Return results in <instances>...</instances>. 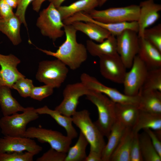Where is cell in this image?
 <instances>
[{
    "mask_svg": "<svg viewBox=\"0 0 161 161\" xmlns=\"http://www.w3.org/2000/svg\"><path fill=\"white\" fill-rule=\"evenodd\" d=\"M86 98L96 107L98 112V119L94 122L103 135L107 138L111 129L116 120L115 108V103L105 95L91 90Z\"/></svg>",
    "mask_w": 161,
    "mask_h": 161,
    "instance_id": "cell-2",
    "label": "cell"
},
{
    "mask_svg": "<svg viewBox=\"0 0 161 161\" xmlns=\"http://www.w3.org/2000/svg\"><path fill=\"white\" fill-rule=\"evenodd\" d=\"M39 114L33 107H27L21 114L3 116L0 119V128L4 136L24 137L27 124L37 119Z\"/></svg>",
    "mask_w": 161,
    "mask_h": 161,
    "instance_id": "cell-4",
    "label": "cell"
},
{
    "mask_svg": "<svg viewBox=\"0 0 161 161\" xmlns=\"http://www.w3.org/2000/svg\"><path fill=\"white\" fill-rule=\"evenodd\" d=\"M13 9L17 8L18 0H4Z\"/></svg>",
    "mask_w": 161,
    "mask_h": 161,
    "instance_id": "cell-44",
    "label": "cell"
},
{
    "mask_svg": "<svg viewBox=\"0 0 161 161\" xmlns=\"http://www.w3.org/2000/svg\"><path fill=\"white\" fill-rule=\"evenodd\" d=\"M80 21L91 22L108 30L111 35L115 37L127 30H131L138 32L139 26L137 21L123 22L106 23L96 21L92 18L87 13H82L79 16Z\"/></svg>",
    "mask_w": 161,
    "mask_h": 161,
    "instance_id": "cell-18",
    "label": "cell"
},
{
    "mask_svg": "<svg viewBox=\"0 0 161 161\" xmlns=\"http://www.w3.org/2000/svg\"><path fill=\"white\" fill-rule=\"evenodd\" d=\"M90 90L81 82L67 85L63 90V100L55 109L64 115L72 117L76 111L79 98Z\"/></svg>",
    "mask_w": 161,
    "mask_h": 161,
    "instance_id": "cell-12",
    "label": "cell"
},
{
    "mask_svg": "<svg viewBox=\"0 0 161 161\" xmlns=\"http://www.w3.org/2000/svg\"><path fill=\"white\" fill-rule=\"evenodd\" d=\"M134 133L143 129H149L160 139L161 137V114L153 113L140 110L136 122L132 128Z\"/></svg>",
    "mask_w": 161,
    "mask_h": 161,
    "instance_id": "cell-19",
    "label": "cell"
},
{
    "mask_svg": "<svg viewBox=\"0 0 161 161\" xmlns=\"http://www.w3.org/2000/svg\"><path fill=\"white\" fill-rule=\"evenodd\" d=\"M64 25L59 12L51 2L40 12L36 23L42 35L53 41L65 34L62 29Z\"/></svg>",
    "mask_w": 161,
    "mask_h": 161,
    "instance_id": "cell-5",
    "label": "cell"
},
{
    "mask_svg": "<svg viewBox=\"0 0 161 161\" xmlns=\"http://www.w3.org/2000/svg\"><path fill=\"white\" fill-rule=\"evenodd\" d=\"M86 47L87 51L94 56L99 57L117 53L116 37L112 35L99 44L88 40L86 41Z\"/></svg>",
    "mask_w": 161,
    "mask_h": 161,
    "instance_id": "cell-22",
    "label": "cell"
},
{
    "mask_svg": "<svg viewBox=\"0 0 161 161\" xmlns=\"http://www.w3.org/2000/svg\"><path fill=\"white\" fill-rule=\"evenodd\" d=\"M10 89L7 86L0 85V106L3 116L11 115L18 112H23L26 109L12 96Z\"/></svg>",
    "mask_w": 161,
    "mask_h": 161,
    "instance_id": "cell-27",
    "label": "cell"
},
{
    "mask_svg": "<svg viewBox=\"0 0 161 161\" xmlns=\"http://www.w3.org/2000/svg\"><path fill=\"white\" fill-rule=\"evenodd\" d=\"M140 13L139 5L132 4L124 7L110 8L102 10L95 9L88 13L96 21L109 23L137 21Z\"/></svg>",
    "mask_w": 161,
    "mask_h": 161,
    "instance_id": "cell-6",
    "label": "cell"
},
{
    "mask_svg": "<svg viewBox=\"0 0 161 161\" xmlns=\"http://www.w3.org/2000/svg\"><path fill=\"white\" fill-rule=\"evenodd\" d=\"M85 161H102V155L95 151L90 150Z\"/></svg>",
    "mask_w": 161,
    "mask_h": 161,
    "instance_id": "cell-42",
    "label": "cell"
},
{
    "mask_svg": "<svg viewBox=\"0 0 161 161\" xmlns=\"http://www.w3.org/2000/svg\"><path fill=\"white\" fill-rule=\"evenodd\" d=\"M21 23L15 14L7 19H0V32L6 35L14 45L21 42L20 29Z\"/></svg>",
    "mask_w": 161,
    "mask_h": 161,
    "instance_id": "cell-29",
    "label": "cell"
},
{
    "mask_svg": "<svg viewBox=\"0 0 161 161\" xmlns=\"http://www.w3.org/2000/svg\"><path fill=\"white\" fill-rule=\"evenodd\" d=\"M35 111L39 114L50 115L58 124L65 129L66 135L72 140L77 137L78 133L72 125V117L64 115L55 109H50L47 106L35 109Z\"/></svg>",
    "mask_w": 161,
    "mask_h": 161,
    "instance_id": "cell-26",
    "label": "cell"
},
{
    "mask_svg": "<svg viewBox=\"0 0 161 161\" xmlns=\"http://www.w3.org/2000/svg\"><path fill=\"white\" fill-rule=\"evenodd\" d=\"M134 133L130 150V161H143L140 146L139 133Z\"/></svg>",
    "mask_w": 161,
    "mask_h": 161,
    "instance_id": "cell-38",
    "label": "cell"
},
{
    "mask_svg": "<svg viewBox=\"0 0 161 161\" xmlns=\"http://www.w3.org/2000/svg\"><path fill=\"white\" fill-rule=\"evenodd\" d=\"M99 58L102 75L115 83L123 84L127 68L118 54L103 55Z\"/></svg>",
    "mask_w": 161,
    "mask_h": 161,
    "instance_id": "cell-13",
    "label": "cell"
},
{
    "mask_svg": "<svg viewBox=\"0 0 161 161\" xmlns=\"http://www.w3.org/2000/svg\"><path fill=\"white\" fill-rule=\"evenodd\" d=\"M20 62V59L13 54L4 55L0 53V85L7 86L12 89L13 85L18 80L25 77L17 68Z\"/></svg>",
    "mask_w": 161,
    "mask_h": 161,
    "instance_id": "cell-15",
    "label": "cell"
},
{
    "mask_svg": "<svg viewBox=\"0 0 161 161\" xmlns=\"http://www.w3.org/2000/svg\"><path fill=\"white\" fill-rule=\"evenodd\" d=\"M24 137L36 138L41 143H47L51 148L66 153L70 147L72 140L58 131L35 127L27 129Z\"/></svg>",
    "mask_w": 161,
    "mask_h": 161,
    "instance_id": "cell-8",
    "label": "cell"
},
{
    "mask_svg": "<svg viewBox=\"0 0 161 161\" xmlns=\"http://www.w3.org/2000/svg\"><path fill=\"white\" fill-rule=\"evenodd\" d=\"M65 0H52L51 2L52 3L54 6L57 8L61 6V4Z\"/></svg>",
    "mask_w": 161,
    "mask_h": 161,
    "instance_id": "cell-45",
    "label": "cell"
},
{
    "mask_svg": "<svg viewBox=\"0 0 161 161\" xmlns=\"http://www.w3.org/2000/svg\"><path fill=\"white\" fill-rule=\"evenodd\" d=\"M138 55L148 70L161 67V52L143 38H139Z\"/></svg>",
    "mask_w": 161,
    "mask_h": 161,
    "instance_id": "cell-17",
    "label": "cell"
},
{
    "mask_svg": "<svg viewBox=\"0 0 161 161\" xmlns=\"http://www.w3.org/2000/svg\"><path fill=\"white\" fill-rule=\"evenodd\" d=\"M54 88L52 86L46 84L40 86H34L30 97L34 99L41 101L52 95L53 92Z\"/></svg>",
    "mask_w": 161,
    "mask_h": 161,
    "instance_id": "cell-36",
    "label": "cell"
},
{
    "mask_svg": "<svg viewBox=\"0 0 161 161\" xmlns=\"http://www.w3.org/2000/svg\"><path fill=\"white\" fill-rule=\"evenodd\" d=\"M147 90L161 92V67L148 70L140 91Z\"/></svg>",
    "mask_w": 161,
    "mask_h": 161,
    "instance_id": "cell-32",
    "label": "cell"
},
{
    "mask_svg": "<svg viewBox=\"0 0 161 161\" xmlns=\"http://www.w3.org/2000/svg\"><path fill=\"white\" fill-rule=\"evenodd\" d=\"M46 0H48L51 2L52 0H34L32 2V4L33 9L36 12H38L41 8L42 4Z\"/></svg>",
    "mask_w": 161,
    "mask_h": 161,
    "instance_id": "cell-43",
    "label": "cell"
},
{
    "mask_svg": "<svg viewBox=\"0 0 161 161\" xmlns=\"http://www.w3.org/2000/svg\"><path fill=\"white\" fill-rule=\"evenodd\" d=\"M143 38L161 52V24L151 28L145 29Z\"/></svg>",
    "mask_w": 161,
    "mask_h": 161,
    "instance_id": "cell-33",
    "label": "cell"
},
{
    "mask_svg": "<svg viewBox=\"0 0 161 161\" xmlns=\"http://www.w3.org/2000/svg\"><path fill=\"white\" fill-rule=\"evenodd\" d=\"M134 134L132 128L127 127L110 161H130V150Z\"/></svg>",
    "mask_w": 161,
    "mask_h": 161,
    "instance_id": "cell-25",
    "label": "cell"
},
{
    "mask_svg": "<svg viewBox=\"0 0 161 161\" xmlns=\"http://www.w3.org/2000/svg\"><path fill=\"white\" fill-rule=\"evenodd\" d=\"M99 5V0H79L68 6L57 8L62 20L81 12L88 13Z\"/></svg>",
    "mask_w": 161,
    "mask_h": 161,
    "instance_id": "cell-28",
    "label": "cell"
},
{
    "mask_svg": "<svg viewBox=\"0 0 161 161\" xmlns=\"http://www.w3.org/2000/svg\"><path fill=\"white\" fill-rule=\"evenodd\" d=\"M72 122L80 130L90 145V150L101 154L106 145L104 137L94 122L88 110L76 111L72 116Z\"/></svg>",
    "mask_w": 161,
    "mask_h": 161,
    "instance_id": "cell-3",
    "label": "cell"
},
{
    "mask_svg": "<svg viewBox=\"0 0 161 161\" xmlns=\"http://www.w3.org/2000/svg\"><path fill=\"white\" fill-rule=\"evenodd\" d=\"M139 111L138 106L115 103V112L116 119L127 127L132 128L134 126Z\"/></svg>",
    "mask_w": 161,
    "mask_h": 161,
    "instance_id": "cell-23",
    "label": "cell"
},
{
    "mask_svg": "<svg viewBox=\"0 0 161 161\" xmlns=\"http://www.w3.org/2000/svg\"><path fill=\"white\" fill-rule=\"evenodd\" d=\"M71 24L77 31L82 32L91 40L99 43L102 42L111 35L108 30L91 22L75 21Z\"/></svg>",
    "mask_w": 161,
    "mask_h": 161,
    "instance_id": "cell-21",
    "label": "cell"
},
{
    "mask_svg": "<svg viewBox=\"0 0 161 161\" xmlns=\"http://www.w3.org/2000/svg\"><path fill=\"white\" fill-rule=\"evenodd\" d=\"M81 82L89 89L101 93L116 103L131 104L138 105L139 95L134 96H127L115 88L103 84L95 78L86 73H82L80 77Z\"/></svg>",
    "mask_w": 161,
    "mask_h": 161,
    "instance_id": "cell-11",
    "label": "cell"
},
{
    "mask_svg": "<svg viewBox=\"0 0 161 161\" xmlns=\"http://www.w3.org/2000/svg\"><path fill=\"white\" fill-rule=\"evenodd\" d=\"M42 150L41 146L29 138L4 136L0 138V154L26 151L35 155Z\"/></svg>",
    "mask_w": 161,
    "mask_h": 161,
    "instance_id": "cell-14",
    "label": "cell"
},
{
    "mask_svg": "<svg viewBox=\"0 0 161 161\" xmlns=\"http://www.w3.org/2000/svg\"><path fill=\"white\" fill-rule=\"evenodd\" d=\"M149 137L151 142L157 153L161 157V142L160 139L154 131L149 129H143Z\"/></svg>",
    "mask_w": 161,
    "mask_h": 161,
    "instance_id": "cell-41",
    "label": "cell"
},
{
    "mask_svg": "<svg viewBox=\"0 0 161 161\" xmlns=\"http://www.w3.org/2000/svg\"><path fill=\"white\" fill-rule=\"evenodd\" d=\"M130 69L126 74L123 83L124 94L128 96H134L138 95L148 70L137 55Z\"/></svg>",
    "mask_w": 161,
    "mask_h": 161,
    "instance_id": "cell-9",
    "label": "cell"
},
{
    "mask_svg": "<svg viewBox=\"0 0 161 161\" xmlns=\"http://www.w3.org/2000/svg\"><path fill=\"white\" fill-rule=\"evenodd\" d=\"M66 153L51 148L42 155L37 159V161H65Z\"/></svg>",
    "mask_w": 161,
    "mask_h": 161,
    "instance_id": "cell-37",
    "label": "cell"
},
{
    "mask_svg": "<svg viewBox=\"0 0 161 161\" xmlns=\"http://www.w3.org/2000/svg\"><path fill=\"white\" fill-rule=\"evenodd\" d=\"M127 127L116 120L112 126L102 153V161H110L111 157L119 143Z\"/></svg>",
    "mask_w": 161,
    "mask_h": 161,
    "instance_id": "cell-24",
    "label": "cell"
},
{
    "mask_svg": "<svg viewBox=\"0 0 161 161\" xmlns=\"http://www.w3.org/2000/svg\"><path fill=\"white\" fill-rule=\"evenodd\" d=\"M138 107L140 110L161 114V92L154 90L140 91Z\"/></svg>",
    "mask_w": 161,
    "mask_h": 161,
    "instance_id": "cell-20",
    "label": "cell"
},
{
    "mask_svg": "<svg viewBox=\"0 0 161 161\" xmlns=\"http://www.w3.org/2000/svg\"><path fill=\"white\" fill-rule=\"evenodd\" d=\"M1 79L0 78V85H1Z\"/></svg>",
    "mask_w": 161,
    "mask_h": 161,
    "instance_id": "cell-47",
    "label": "cell"
},
{
    "mask_svg": "<svg viewBox=\"0 0 161 161\" xmlns=\"http://www.w3.org/2000/svg\"><path fill=\"white\" fill-rule=\"evenodd\" d=\"M13 8L4 0L0 1V19H7L14 16Z\"/></svg>",
    "mask_w": 161,
    "mask_h": 161,
    "instance_id": "cell-40",
    "label": "cell"
},
{
    "mask_svg": "<svg viewBox=\"0 0 161 161\" xmlns=\"http://www.w3.org/2000/svg\"><path fill=\"white\" fill-rule=\"evenodd\" d=\"M68 71L67 66L58 59L44 61L39 64L36 78L45 84L59 88L66 78Z\"/></svg>",
    "mask_w": 161,
    "mask_h": 161,
    "instance_id": "cell-7",
    "label": "cell"
},
{
    "mask_svg": "<svg viewBox=\"0 0 161 161\" xmlns=\"http://www.w3.org/2000/svg\"><path fill=\"white\" fill-rule=\"evenodd\" d=\"M116 37L117 53L126 68L129 69L139 51L138 33L127 30Z\"/></svg>",
    "mask_w": 161,
    "mask_h": 161,
    "instance_id": "cell-10",
    "label": "cell"
},
{
    "mask_svg": "<svg viewBox=\"0 0 161 161\" xmlns=\"http://www.w3.org/2000/svg\"><path fill=\"white\" fill-rule=\"evenodd\" d=\"M66 39L55 52L36 48L48 55L56 58L72 70L79 68L87 59L86 47L77 41V31L72 24L65 25L64 27Z\"/></svg>",
    "mask_w": 161,
    "mask_h": 161,
    "instance_id": "cell-1",
    "label": "cell"
},
{
    "mask_svg": "<svg viewBox=\"0 0 161 161\" xmlns=\"http://www.w3.org/2000/svg\"><path fill=\"white\" fill-rule=\"evenodd\" d=\"M1 0H0V1H1Z\"/></svg>",
    "mask_w": 161,
    "mask_h": 161,
    "instance_id": "cell-48",
    "label": "cell"
},
{
    "mask_svg": "<svg viewBox=\"0 0 161 161\" xmlns=\"http://www.w3.org/2000/svg\"><path fill=\"white\" fill-rule=\"evenodd\" d=\"M108 0H99V5L100 6H102Z\"/></svg>",
    "mask_w": 161,
    "mask_h": 161,
    "instance_id": "cell-46",
    "label": "cell"
},
{
    "mask_svg": "<svg viewBox=\"0 0 161 161\" xmlns=\"http://www.w3.org/2000/svg\"><path fill=\"white\" fill-rule=\"evenodd\" d=\"M140 13L137 21L139 38L143 37L144 30L155 23L160 18L161 5L154 3V0H147L140 2Z\"/></svg>",
    "mask_w": 161,
    "mask_h": 161,
    "instance_id": "cell-16",
    "label": "cell"
},
{
    "mask_svg": "<svg viewBox=\"0 0 161 161\" xmlns=\"http://www.w3.org/2000/svg\"><path fill=\"white\" fill-rule=\"evenodd\" d=\"M34 86L31 80L24 77L18 80L13 85L12 89L17 90L21 97H30Z\"/></svg>",
    "mask_w": 161,
    "mask_h": 161,
    "instance_id": "cell-34",
    "label": "cell"
},
{
    "mask_svg": "<svg viewBox=\"0 0 161 161\" xmlns=\"http://www.w3.org/2000/svg\"><path fill=\"white\" fill-rule=\"evenodd\" d=\"M89 144L87 139L80 131L76 143L69 148L65 161H85L87 156L86 148Z\"/></svg>",
    "mask_w": 161,
    "mask_h": 161,
    "instance_id": "cell-30",
    "label": "cell"
},
{
    "mask_svg": "<svg viewBox=\"0 0 161 161\" xmlns=\"http://www.w3.org/2000/svg\"><path fill=\"white\" fill-rule=\"evenodd\" d=\"M35 155L29 152H13L0 154V161H32Z\"/></svg>",
    "mask_w": 161,
    "mask_h": 161,
    "instance_id": "cell-35",
    "label": "cell"
},
{
    "mask_svg": "<svg viewBox=\"0 0 161 161\" xmlns=\"http://www.w3.org/2000/svg\"><path fill=\"white\" fill-rule=\"evenodd\" d=\"M139 144L143 161H161V157L155 149L151 139L145 131L139 134Z\"/></svg>",
    "mask_w": 161,
    "mask_h": 161,
    "instance_id": "cell-31",
    "label": "cell"
},
{
    "mask_svg": "<svg viewBox=\"0 0 161 161\" xmlns=\"http://www.w3.org/2000/svg\"><path fill=\"white\" fill-rule=\"evenodd\" d=\"M33 0H18L17 9L15 14L18 17L21 24H23L26 28H27L25 17L26 10L29 4Z\"/></svg>",
    "mask_w": 161,
    "mask_h": 161,
    "instance_id": "cell-39",
    "label": "cell"
}]
</instances>
